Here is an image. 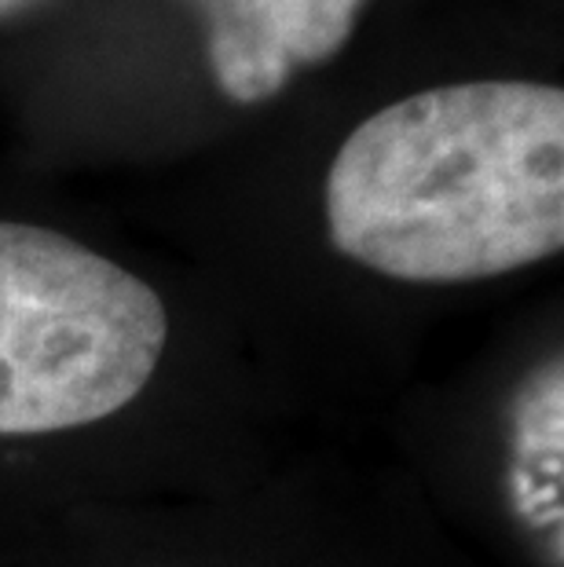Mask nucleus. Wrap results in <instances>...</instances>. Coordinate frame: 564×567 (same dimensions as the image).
Listing matches in <instances>:
<instances>
[{
	"label": "nucleus",
	"mask_w": 564,
	"mask_h": 567,
	"mask_svg": "<svg viewBox=\"0 0 564 567\" xmlns=\"http://www.w3.org/2000/svg\"><path fill=\"white\" fill-rule=\"evenodd\" d=\"M330 243L400 282H473L564 246V92L473 81L389 103L327 176Z\"/></svg>",
	"instance_id": "nucleus-1"
},
{
	"label": "nucleus",
	"mask_w": 564,
	"mask_h": 567,
	"mask_svg": "<svg viewBox=\"0 0 564 567\" xmlns=\"http://www.w3.org/2000/svg\"><path fill=\"white\" fill-rule=\"evenodd\" d=\"M165 337L162 297L122 264L0 220V436L117 414L147 389Z\"/></svg>",
	"instance_id": "nucleus-2"
},
{
	"label": "nucleus",
	"mask_w": 564,
	"mask_h": 567,
	"mask_svg": "<svg viewBox=\"0 0 564 567\" xmlns=\"http://www.w3.org/2000/svg\"><path fill=\"white\" fill-rule=\"evenodd\" d=\"M367 0H198L209 22V63L224 95L264 103L294 66L338 55Z\"/></svg>",
	"instance_id": "nucleus-3"
},
{
	"label": "nucleus",
	"mask_w": 564,
	"mask_h": 567,
	"mask_svg": "<svg viewBox=\"0 0 564 567\" xmlns=\"http://www.w3.org/2000/svg\"><path fill=\"white\" fill-rule=\"evenodd\" d=\"M513 494L539 530L561 535V367H546L524 392L513 425Z\"/></svg>",
	"instance_id": "nucleus-4"
},
{
	"label": "nucleus",
	"mask_w": 564,
	"mask_h": 567,
	"mask_svg": "<svg viewBox=\"0 0 564 567\" xmlns=\"http://www.w3.org/2000/svg\"><path fill=\"white\" fill-rule=\"evenodd\" d=\"M33 0H0V19H8V16H16V11L22 8H30Z\"/></svg>",
	"instance_id": "nucleus-5"
}]
</instances>
